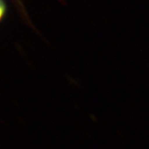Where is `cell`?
I'll use <instances>...</instances> for the list:
<instances>
[{
	"instance_id": "1",
	"label": "cell",
	"mask_w": 149,
	"mask_h": 149,
	"mask_svg": "<svg viewBox=\"0 0 149 149\" xmlns=\"http://www.w3.org/2000/svg\"><path fill=\"white\" fill-rule=\"evenodd\" d=\"M5 11H6V8L4 6L3 2L0 0V20L2 18L4 14H5Z\"/></svg>"
}]
</instances>
